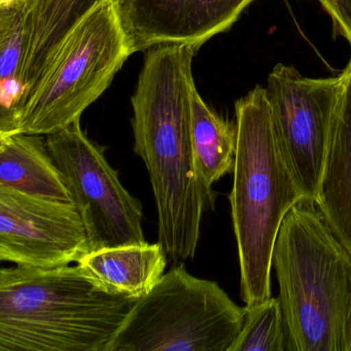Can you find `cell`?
<instances>
[{"label":"cell","instance_id":"obj_1","mask_svg":"<svg viewBox=\"0 0 351 351\" xmlns=\"http://www.w3.org/2000/svg\"><path fill=\"white\" fill-rule=\"evenodd\" d=\"M200 47L163 45L147 50L133 108V149L153 189L158 241L176 263L193 260L203 213L215 195L199 173L192 141L193 60Z\"/></svg>","mask_w":351,"mask_h":351},{"label":"cell","instance_id":"obj_2","mask_svg":"<svg viewBox=\"0 0 351 351\" xmlns=\"http://www.w3.org/2000/svg\"><path fill=\"white\" fill-rule=\"evenodd\" d=\"M236 152L229 195L245 306L271 295L273 252L285 217L307 198L279 145L267 92L256 86L235 104Z\"/></svg>","mask_w":351,"mask_h":351},{"label":"cell","instance_id":"obj_3","mask_svg":"<svg viewBox=\"0 0 351 351\" xmlns=\"http://www.w3.org/2000/svg\"><path fill=\"white\" fill-rule=\"evenodd\" d=\"M137 300L98 289L79 265L0 270V351H108Z\"/></svg>","mask_w":351,"mask_h":351},{"label":"cell","instance_id":"obj_4","mask_svg":"<svg viewBox=\"0 0 351 351\" xmlns=\"http://www.w3.org/2000/svg\"><path fill=\"white\" fill-rule=\"evenodd\" d=\"M272 267L287 332V351H346L351 254L314 199L285 217Z\"/></svg>","mask_w":351,"mask_h":351},{"label":"cell","instance_id":"obj_5","mask_svg":"<svg viewBox=\"0 0 351 351\" xmlns=\"http://www.w3.org/2000/svg\"><path fill=\"white\" fill-rule=\"evenodd\" d=\"M133 53L120 3H98L65 34L10 133L47 136L81 120Z\"/></svg>","mask_w":351,"mask_h":351},{"label":"cell","instance_id":"obj_6","mask_svg":"<svg viewBox=\"0 0 351 351\" xmlns=\"http://www.w3.org/2000/svg\"><path fill=\"white\" fill-rule=\"evenodd\" d=\"M245 314L219 283L176 263L137 300L108 351H230Z\"/></svg>","mask_w":351,"mask_h":351},{"label":"cell","instance_id":"obj_7","mask_svg":"<svg viewBox=\"0 0 351 351\" xmlns=\"http://www.w3.org/2000/svg\"><path fill=\"white\" fill-rule=\"evenodd\" d=\"M46 139L83 219L90 252L145 242L141 201L123 186L106 147L88 137L81 120Z\"/></svg>","mask_w":351,"mask_h":351},{"label":"cell","instance_id":"obj_8","mask_svg":"<svg viewBox=\"0 0 351 351\" xmlns=\"http://www.w3.org/2000/svg\"><path fill=\"white\" fill-rule=\"evenodd\" d=\"M267 83L271 116L283 155L305 196L316 200L342 73L310 79L295 67L279 63L269 73Z\"/></svg>","mask_w":351,"mask_h":351},{"label":"cell","instance_id":"obj_9","mask_svg":"<svg viewBox=\"0 0 351 351\" xmlns=\"http://www.w3.org/2000/svg\"><path fill=\"white\" fill-rule=\"evenodd\" d=\"M89 252L87 231L73 202L0 186V261L52 269L77 264Z\"/></svg>","mask_w":351,"mask_h":351},{"label":"cell","instance_id":"obj_10","mask_svg":"<svg viewBox=\"0 0 351 351\" xmlns=\"http://www.w3.org/2000/svg\"><path fill=\"white\" fill-rule=\"evenodd\" d=\"M254 0H121L123 23L135 52L158 46L200 47L229 30Z\"/></svg>","mask_w":351,"mask_h":351},{"label":"cell","instance_id":"obj_11","mask_svg":"<svg viewBox=\"0 0 351 351\" xmlns=\"http://www.w3.org/2000/svg\"><path fill=\"white\" fill-rule=\"evenodd\" d=\"M342 77L315 201L330 229L351 254V58Z\"/></svg>","mask_w":351,"mask_h":351},{"label":"cell","instance_id":"obj_12","mask_svg":"<svg viewBox=\"0 0 351 351\" xmlns=\"http://www.w3.org/2000/svg\"><path fill=\"white\" fill-rule=\"evenodd\" d=\"M168 254L162 244H128L92 250L80 258V268L101 291L139 300L165 274Z\"/></svg>","mask_w":351,"mask_h":351},{"label":"cell","instance_id":"obj_13","mask_svg":"<svg viewBox=\"0 0 351 351\" xmlns=\"http://www.w3.org/2000/svg\"><path fill=\"white\" fill-rule=\"evenodd\" d=\"M44 135L0 133V186L46 200L73 202Z\"/></svg>","mask_w":351,"mask_h":351},{"label":"cell","instance_id":"obj_14","mask_svg":"<svg viewBox=\"0 0 351 351\" xmlns=\"http://www.w3.org/2000/svg\"><path fill=\"white\" fill-rule=\"evenodd\" d=\"M121 0H22L25 10V46L19 79L25 98L65 34L92 8Z\"/></svg>","mask_w":351,"mask_h":351},{"label":"cell","instance_id":"obj_15","mask_svg":"<svg viewBox=\"0 0 351 351\" xmlns=\"http://www.w3.org/2000/svg\"><path fill=\"white\" fill-rule=\"evenodd\" d=\"M192 141L199 173L213 190L215 182L233 172L236 128L215 114L197 89L192 97Z\"/></svg>","mask_w":351,"mask_h":351},{"label":"cell","instance_id":"obj_16","mask_svg":"<svg viewBox=\"0 0 351 351\" xmlns=\"http://www.w3.org/2000/svg\"><path fill=\"white\" fill-rule=\"evenodd\" d=\"M23 3L0 7V102L14 106L24 100L19 79L25 46Z\"/></svg>","mask_w":351,"mask_h":351},{"label":"cell","instance_id":"obj_17","mask_svg":"<svg viewBox=\"0 0 351 351\" xmlns=\"http://www.w3.org/2000/svg\"><path fill=\"white\" fill-rule=\"evenodd\" d=\"M243 326L230 351H287V332L278 297L245 306Z\"/></svg>","mask_w":351,"mask_h":351},{"label":"cell","instance_id":"obj_18","mask_svg":"<svg viewBox=\"0 0 351 351\" xmlns=\"http://www.w3.org/2000/svg\"><path fill=\"white\" fill-rule=\"evenodd\" d=\"M332 20L336 36L351 45V0H318Z\"/></svg>","mask_w":351,"mask_h":351},{"label":"cell","instance_id":"obj_19","mask_svg":"<svg viewBox=\"0 0 351 351\" xmlns=\"http://www.w3.org/2000/svg\"><path fill=\"white\" fill-rule=\"evenodd\" d=\"M346 351H351V306L346 324Z\"/></svg>","mask_w":351,"mask_h":351},{"label":"cell","instance_id":"obj_20","mask_svg":"<svg viewBox=\"0 0 351 351\" xmlns=\"http://www.w3.org/2000/svg\"><path fill=\"white\" fill-rule=\"evenodd\" d=\"M21 3H22V0H21Z\"/></svg>","mask_w":351,"mask_h":351}]
</instances>
